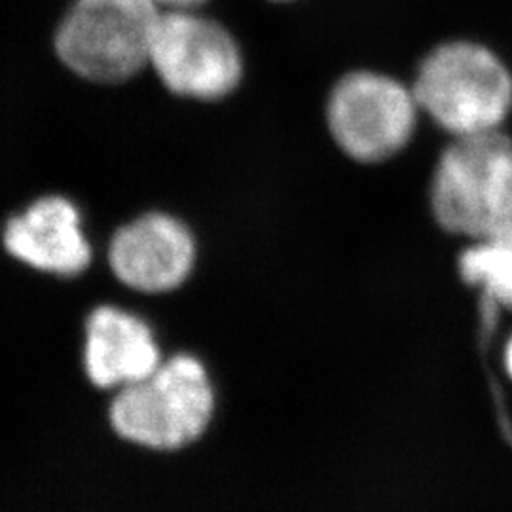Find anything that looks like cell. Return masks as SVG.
Segmentation results:
<instances>
[{
  "label": "cell",
  "mask_w": 512,
  "mask_h": 512,
  "mask_svg": "<svg viewBox=\"0 0 512 512\" xmlns=\"http://www.w3.org/2000/svg\"><path fill=\"white\" fill-rule=\"evenodd\" d=\"M459 266L461 275L480 285L494 304L512 308V224L490 238L476 239Z\"/></svg>",
  "instance_id": "cell-10"
},
{
  "label": "cell",
  "mask_w": 512,
  "mask_h": 512,
  "mask_svg": "<svg viewBox=\"0 0 512 512\" xmlns=\"http://www.w3.org/2000/svg\"><path fill=\"white\" fill-rule=\"evenodd\" d=\"M86 340V370L99 387L135 384L162 365L152 332L141 319L126 311H93Z\"/></svg>",
  "instance_id": "cell-9"
},
{
  "label": "cell",
  "mask_w": 512,
  "mask_h": 512,
  "mask_svg": "<svg viewBox=\"0 0 512 512\" xmlns=\"http://www.w3.org/2000/svg\"><path fill=\"white\" fill-rule=\"evenodd\" d=\"M433 213L448 232L484 239L512 224V141L499 129L456 137L440 156Z\"/></svg>",
  "instance_id": "cell-1"
},
{
  "label": "cell",
  "mask_w": 512,
  "mask_h": 512,
  "mask_svg": "<svg viewBox=\"0 0 512 512\" xmlns=\"http://www.w3.org/2000/svg\"><path fill=\"white\" fill-rule=\"evenodd\" d=\"M205 0H156V4L167 10H194L196 6L203 4Z\"/></svg>",
  "instance_id": "cell-11"
},
{
  "label": "cell",
  "mask_w": 512,
  "mask_h": 512,
  "mask_svg": "<svg viewBox=\"0 0 512 512\" xmlns=\"http://www.w3.org/2000/svg\"><path fill=\"white\" fill-rule=\"evenodd\" d=\"M148 65L173 93L194 99H220L241 78L238 44L217 21L192 10H162Z\"/></svg>",
  "instance_id": "cell-5"
},
{
  "label": "cell",
  "mask_w": 512,
  "mask_h": 512,
  "mask_svg": "<svg viewBox=\"0 0 512 512\" xmlns=\"http://www.w3.org/2000/svg\"><path fill=\"white\" fill-rule=\"evenodd\" d=\"M507 368H509V372L512 374V340L509 348H507Z\"/></svg>",
  "instance_id": "cell-12"
},
{
  "label": "cell",
  "mask_w": 512,
  "mask_h": 512,
  "mask_svg": "<svg viewBox=\"0 0 512 512\" xmlns=\"http://www.w3.org/2000/svg\"><path fill=\"white\" fill-rule=\"evenodd\" d=\"M4 245L10 255L48 274H80L92 260L80 213L61 196L40 198L8 220Z\"/></svg>",
  "instance_id": "cell-8"
},
{
  "label": "cell",
  "mask_w": 512,
  "mask_h": 512,
  "mask_svg": "<svg viewBox=\"0 0 512 512\" xmlns=\"http://www.w3.org/2000/svg\"><path fill=\"white\" fill-rule=\"evenodd\" d=\"M418 103L412 90L376 73H351L330 93L329 128L334 141L357 162H382L410 141Z\"/></svg>",
  "instance_id": "cell-6"
},
{
  "label": "cell",
  "mask_w": 512,
  "mask_h": 512,
  "mask_svg": "<svg viewBox=\"0 0 512 512\" xmlns=\"http://www.w3.org/2000/svg\"><path fill=\"white\" fill-rule=\"evenodd\" d=\"M213 414V389L202 363L179 355L150 376L120 389L110 406L118 435L148 448L171 450L198 439Z\"/></svg>",
  "instance_id": "cell-4"
},
{
  "label": "cell",
  "mask_w": 512,
  "mask_h": 512,
  "mask_svg": "<svg viewBox=\"0 0 512 512\" xmlns=\"http://www.w3.org/2000/svg\"><path fill=\"white\" fill-rule=\"evenodd\" d=\"M194 253V239L184 224L152 213L116 232L110 243V268L135 291L164 293L179 287L190 274Z\"/></svg>",
  "instance_id": "cell-7"
},
{
  "label": "cell",
  "mask_w": 512,
  "mask_h": 512,
  "mask_svg": "<svg viewBox=\"0 0 512 512\" xmlns=\"http://www.w3.org/2000/svg\"><path fill=\"white\" fill-rule=\"evenodd\" d=\"M414 97L454 137L495 131L512 107V78L490 50L450 42L421 63Z\"/></svg>",
  "instance_id": "cell-2"
},
{
  "label": "cell",
  "mask_w": 512,
  "mask_h": 512,
  "mask_svg": "<svg viewBox=\"0 0 512 512\" xmlns=\"http://www.w3.org/2000/svg\"><path fill=\"white\" fill-rule=\"evenodd\" d=\"M162 8L156 0H74L55 33L67 69L97 84H120L148 65Z\"/></svg>",
  "instance_id": "cell-3"
}]
</instances>
